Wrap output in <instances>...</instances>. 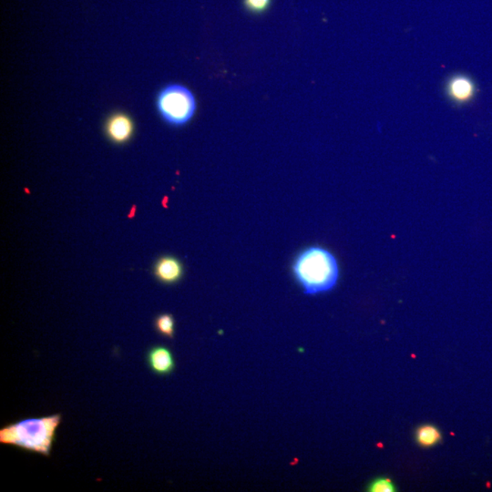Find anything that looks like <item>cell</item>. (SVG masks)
<instances>
[{"label":"cell","mask_w":492,"mask_h":492,"mask_svg":"<svg viewBox=\"0 0 492 492\" xmlns=\"http://www.w3.org/2000/svg\"><path fill=\"white\" fill-rule=\"evenodd\" d=\"M61 421V414H53L11 423L0 429V443L49 457Z\"/></svg>","instance_id":"obj_1"},{"label":"cell","mask_w":492,"mask_h":492,"mask_svg":"<svg viewBox=\"0 0 492 492\" xmlns=\"http://www.w3.org/2000/svg\"><path fill=\"white\" fill-rule=\"evenodd\" d=\"M293 272L306 294H316L333 289L340 278V266L329 251L319 246L309 247L294 260Z\"/></svg>","instance_id":"obj_2"},{"label":"cell","mask_w":492,"mask_h":492,"mask_svg":"<svg viewBox=\"0 0 492 492\" xmlns=\"http://www.w3.org/2000/svg\"><path fill=\"white\" fill-rule=\"evenodd\" d=\"M156 106L160 115L172 126H184L196 114V97L186 87L171 84L159 92Z\"/></svg>","instance_id":"obj_3"},{"label":"cell","mask_w":492,"mask_h":492,"mask_svg":"<svg viewBox=\"0 0 492 492\" xmlns=\"http://www.w3.org/2000/svg\"><path fill=\"white\" fill-rule=\"evenodd\" d=\"M477 92L474 80L467 75H453L447 81V95L457 105L468 104L474 100Z\"/></svg>","instance_id":"obj_4"},{"label":"cell","mask_w":492,"mask_h":492,"mask_svg":"<svg viewBox=\"0 0 492 492\" xmlns=\"http://www.w3.org/2000/svg\"><path fill=\"white\" fill-rule=\"evenodd\" d=\"M106 134L112 142L124 144L128 142L134 133L133 120L125 114H112L106 122Z\"/></svg>","instance_id":"obj_5"},{"label":"cell","mask_w":492,"mask_h":492,"mask_svg":"<svg viewBox=\"0 0 492 492\" xmlns=\"http://www.w3.org/2000/svg\"><path fill=\"white\" fill-rule=\"evenodd\" d=\"M146 360L150 371L156 375L167 376L174 371V357L168 347L164 346L152 347L147 353Z\"/></svg>","instance_id":"obj_6"},{"label":"cell","mask_w":492,"mask_h":492,"mask_svg":"<svg viewBox=\"0 0 492 492\" xmlns=\"http://www.w3.org/2000/svg\"><path fill=\"white\" fill-rule=\"evenodd\" d=\"M155 274L162 283L175 284L183 277V265L174 257L164 256L156 263Z\"/></svg>","instance_id":"obj_7"},{"label":"cell","mask_w":492,"mask_h":492,"mask_svg":"<svg viewBox=\"0 0 492 492\" xmlns=\"http://www.w3.org/2000/svg\"><path fill=\"white\" fill-rule=\"evenodd\" d=\"M416 441L423 447H431L437 444L440 440L441 435L437 428L434 426H423L416 431Z\"/></svg>","instance_id":"obj_8"},{"label":"cell","mask_w":492,"mask_h":492,"mask_svg":"<svg viewBox=\"0 0 492 492\" xmlns=\"http://www.w3.org/2000/svg\"><path fill=\"white\" fill-rule=\"evenodd\" d=\"M155 328L160 335L172 338L174 335L175 322L174 316L170 314H162L155 319Z\"/></svg>","instance_id":"obj_9"},{"label":"cell","mask_w":492,"mask_h":492,"mask_svg":"<svg viewBox=\"0 0 492 492\" xmlns=\"http://www.w3.org/2000/svg\"><path fill=\"white\" fill-rule=\"evenodd\" d=\"M244 7L252 13L260 14L268 11L271 0H244Z\"/></svg>","instance_id":"obj_10"},{"label":"cell","mask_w":492,"mask_h":492,"mask_svg":"<svg viewBox=\"0 0 492 492\" xmlns=\"http://www.w3.org/2000/svg\"><path fill=\"white\" fill-rule=\"evenodd\" d=\"M369 491L392 492L395 491V486L390 479L379 478L373 481L371 486H369Z\"/></svg>","instance_id":"obj_11"}]
</instances>
